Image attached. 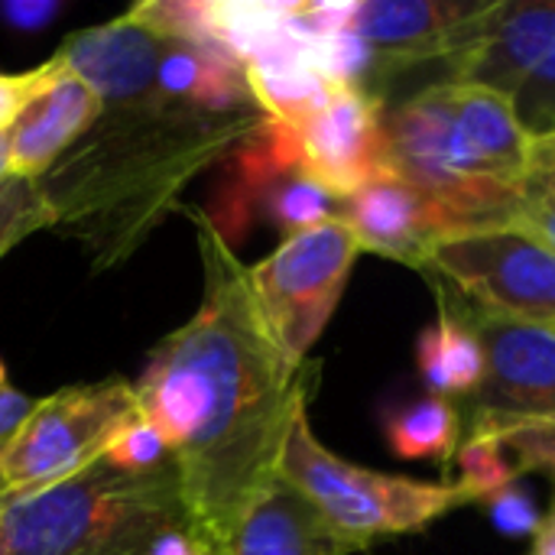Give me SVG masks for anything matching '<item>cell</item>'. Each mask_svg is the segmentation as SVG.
<instances>
[{"mask_svg":"<svg viewBox=\"0 0 555 555\" xmlns=\"http://www.w3.org/2000/svg\"><path fill=\"white\" fill-rule=\"evenodd\" d=\"M192 221L202 302L150 354L133 393L169 446L192 540L205 555H228L247 507L276 478L293 420L309 406L312 371L270 338L234 244L205 211Z\"/></svg>","mask_w":555,"mask_h":555,"instance_id":"6da1fadb","label":"cell"},{"mask_svg":"<svg viewBox=\"0 0 555 555\" xmlns=\"http://www.w3.org/2000/svg\"><path fill=\"white\" fill-rule=\"evenodd\" d=\"M263 114H198L172 104L159 88L101 101L88 133L36 182L59 228L111 267L133 254L176 208L179 192L234 153Z\"/></svg>","mask_w":555,"mask_h":555,"instance_id":"7a4b0ae2","label":"cell"},{"mask_svg":"<svg viewBox=\"0 0 555 555\" xmlns=\"http://www.w3.org/2000/svg\"><path fill=\"white\" fill-rule=\"evenodd\" d=\"M189 527L172 465L127 475L104 462L0 507V555H150Z\"/></svg>","mask_w":555,"mask_h":555,"instance_id":"3957f363","label":"cell"},{"mask_svg":"<svg viewBox=\"0 0 555 555\" xmlns=\"http://www.w3.org/2000/svg\"><path fill=\"white\" fill-rule=\"evenodd\" d=\"M276 475L289 481L354 553H364L384 537L423 533L449 511L468 504L459 485L384 475L328 452L309 426V406L293 420Z\"/></svg>","mask_w":555,"mask_h":555,"instance_id":"277c9868","label":"cell"},{"mask_svg":"<svg viewBox=\"0 0 555 555\" xmlns=\"http://www.w3.org/2000/svg\"><path fill=\"white\" fill-rule=\"evenodd\" d=\"M387 166L436 215L442 237L514 224L517 189L494 179L455 127L439 85L384 107Z\"/></svg>","mask_w":555,"mask_h":555,"instance_id":"5b68a950","label":"cell"},{"mask_svg":"<svg viewBox=\"0 0 555 555\" xmlns=\"http://www.w3.org/2000/svg\"><path fill=\"white\" fill-rule=\"evenodd\" d=\"M137 413L133 384L120 377L36 400L10 442L0 446L7 501L39 494L98 465Z\"/></svg>","mask_w":555,"mask_h":555,"instance_id":"8992f818","label":"cell"},{"mask_svg":"<svg viewBox=\"0 0 555 555\" xmlns=\"http://www.w3.org/2000/svg\"><path fill=\"white\" fill-rule=\"evenodd\" d=\"M361 247L341 215L283 237V244L247 267V283L276 348L306 364L309 348L325 332Z\"/></svg>","mask_w":555,"mask_h":555,"instance_id":"52a82bcc","label":"cell"},{"mask_svg":"<svg viewBox=\"0 0 555 555\" xmlns=\"http://www.w3.org/2000/svg\"><path fill=\"white\" fill-rule=\"evenodd\" d=\"M426 270L491 315L555 328V250L517 224L439 237Z\"/></svg>","mask_w":555,"mask_h":555,"instance_id":"ba28073f","label":"cell"},{"mask_svg":"<svg viewBox=\"0 0 555 555\" xmlns=\"http://www.w3.org/2000/svg\"><path fill=\"white\" fill-rule=\"evenodd\" d=\"M452 306L475 328L485 348V377L468 397L472 429L553 416L555 328L491 315L472 302L452 299Z\"/></svg>","mask_w":555,"mask_h":555,"instance_id":"9c48e42d","label":"cell"},{"mask_svg":"<svg viewBox=\"0 0 555 555\" xmlns=\"http://www.w3.org/2000/svg\"><path fill=\"white\" fill-rule=\"evenodd\" d=\"M299 137V172L338 202L361 192L387 166L384 101L364 88L341 85L306 124Z\"/></svg>","mask_w":555,"mask_h":555,"instance_id":"30bf717a","label":"cell"},{"mask_svg":"<svg viewBox=\"0 0 555 555\" xmlns=\"http://www.w3.org/2000/svg\"><path fill=\"white\" fill-rule=\"evenodd\" d=\"M555 49V0L488 3L462 33L452 52V81L478 85L514 98L527 75Z\"/></svg>","mask_w":555,"mask_h":555,"instance_id":"8fae6325","label":"cell"},{"mask_svg":"<svg viewBox=\"0 0 555 555\" xmlns=\"http://www.w3.org/2000/svg\"><path fill=\"white\" fill-rule=\"evenodd\" d=\"M478 0H371L358 3L351 29L371 49V81H387L420 62L452 59L465 26L485 10Z\"/></svg>","mask_w":555,"mask_h":555,"instance_id":"7c38bea8","label":"cell"},{"mask_svg":"<svg viewBox=\"0 0 555 555\" xmlns=\"http://www.w3.org/2000/svg\"><path fill=\"white\" fill-rule=\"evenodd\" d=\"M98 114V94L59 62V75L20 111L7 130L13 176L39 179L88 133Z\"/></svg>","mask_w":555,"mask_h":555,"instance_id":"4fadbf2b","label":"cell"},{"mask_svg":"<svg viewBox=\"0 0 555 555\" xmlns=\"http://www.w3.org/2000/svg\"><path fill=\"white\" fill-rule=\"evenodd\" d=\"M338 215L351 228L361 250L406 267H426L429 247L442 237L429 205L393 172L377 176L361 192L345 198Z\"/></svg>","mask_w":555,"mask_h":555,"instance_id":"5bb4252c","label":"cell"},{"mask_svg":"<svg viewBox=\"0 0 555 555\" xmlns=\"http://www.w3.org/2000/svg\"><path fill=\"white\" fill-rule=\"evenodd\" d=\"M156 88L172 104L198 111V114H257L260 111L250 94L244 62L221 46L163 39L159 62H156Z\"/></svg>","mask_w":555,"mask_h":555,"instance_id":"9a60e30c","label":"cell"},{"mask_svg":"<svg viewBox=\"0 0 555 555\" xmlns=\"http://www.w3.org/2000/svg\"><path fill=\"white\" fill-rule=\"evenodd\" d=\"M322 514L280 475L247 507L228 555H351Z\"/></svg>","mask_w":555,"mask_h":555,"instance_id":"2e32d148","label":"cell"},{"mask_svg":"<svg viewBox=\"0 0 555 555\" xmlns=\"http://www.w3.org/2000/svg\"><path fill=\"white\" fill-rule=\"evenodd\" d=\"M439 91L455 127L462 130L481 166L494 179L520 185L533 163V140L517 120L511 98L465 81H442Z\"/></svg>","mask_w":555,"mask_h":555,"instance_id":"e0dca14e","label":"cell"},{"mask_svg":"<svg viewBox=\"0 0 555 555\" xmlns=\"http://www.w3.org/2000/svg\"><path fill=\"white\" fill-rule=\"evenodd\" d=\"M416 367L433 397H472L485 377V348L475 328L439 293V319L420 332Z\"/></svg>","mask_w":555,"mask_h":555,"instance_id":"ac0fdd59","label":"cell"},{"mask_svg":"<svg viewBox=\"0 0 555 555\" xmlns=\"http://www.w3.org/2000/svg\"><path fill=\"white\" fill-rule=\"evenodd\" d=\"M384 436L393 455L420 462V459H455L462 446V413L446 397H423L403 403L384 416Z\"/></svg>","mask_w":555,"mask_h":555,"instance_id":"d6986e66","label":"cell"},{"mask_svg":"<svg viewBox=\"0 0 555 555\" xmlns=\"http://www.w3.org/2000/svg\"><path fill=\"white\" fill-rule=\"evenodd\" d=\"M263 208L270 211V218L280 224V231L289 237V234H299V231H309L328 218H335L341 208V202L335 195H328L322 185H315L312 179H306L299 169L296 172H286L280 176L263 195H260Z\"/></svg>","mask_w":555,"mask_h":555,"instance_id":"ffe728a7","label":"cell"},{"mask_svg":"<svg viewBox=\"0 0 555 555\" xmlns=\"http://www.w3.org/2000/svg\"><path fill=\"white\" fill-rule=\"evenodd\" d=\"M514 224L555 250V133L533 140V163L517 189Z\"/></svg>","mask_w":555,"mask_h":555,"instance_id":"44dd1931","label":"cell"},{"mask_svg":"<svg viewBox=\"0 0 555 555\" xmlns=\"http://www.w3.org/2000/svg\"><path fill=\"white\" fill-rule=\"evenodd\" d=\"M455 459H459V481L455 485H459V491H462V498L468 504L488 501L491 494L511 488L514 478H517L514 462H511V455L504 452V446L498 442L494 433H472L459 446Z\"/></svg>","mask_w":555,"mask_h":555,"instance_id":"7402d4cb","label":"cell"},{"mask_svg":"<svg viewBox=\"0 0 555 555\" xmlns=\"http://www.w3.org/2000/svg\"><path fill=\"white\" fill-rule=\"evenodd\" d=\"M55 224V215L36 179L10 176L0 185V257L10 254L23 237Z\"/></svg>","mask_w":555,"mask_h":555,"instance_id":"603a6c76","label":"cell"},{"mask_svg":"<svg viewBox=\"0 0 555 555\" xmlns=\"http://www.w3.org/2000/svg\"><path fill=\"white\" fill-rule=\"evenodd\" d=\"M472 433H494L504 452L514 462L517 475H550L555 481V413L537 420H517L494 429H472Z\"/></svg>","mask_w":555,"mask_h":555,"instance_id":"cb8c5ba5","label":"cell"},{"mask_svg":"<svg viewBox=\"0 0 555 555\" xmlns=\"http://www.w3.org/2000/svg\"><path fill=\"white\" fill-rule=\"evenodd\" d=\"M101 462L117 468V472H127V475H150V472H159V468L172 465L166 439L140 413L114 436V442H111V449L104 452Z\"/></svg>","mask_w":555,"mask_h":555,"instance_id":"d4e9b609","label":"cell"},{"mask_svg":"<svg viewBox=\"0 0 555 555\" xmlns=\"http://www.w3.org/2000/svg\"><path fill=\"white\" fill-rule=\"evenodd\" d=\"M517 120L530 133V140H543L555 133V49L527 75V81L511 98Z\"/></svg>","mask_w":555,"mask_h":555,"instance_id":"484cf974","label":"cell"},{"mask_svg":"<svg viewBox=\"0 0 555 555\" xmlns=\"http://www.w3.org/2000/svg\"><path fill=\"white\" fill-rule=\"evenodd\" d=\"M59 75V59L52 55L49 62L29 68V72H0V133L13 127L20 111Z\"/></svg>","mask_w":555,"mask_h":555,"instance_id":"4316f807","label":"cell"},{"mask_svg":"<svg viewBox=\"0 0 555 555\" xmlns=\"http://www.w3.org/2000/svg\"><path fill=\"white\" fill-rule=\"evenodd\" d=\"M491 524L504 533V537H533L540 530V520L543 514L537 511L533 498L527 491H520L517 485L491 494L488 501H481Z\"/></svg>","mask_w":555,"mask_h":555,"instance_id":"83f0119b","label":"cell"},{"mask_svg":"<svg viewBox=\"0 0 555 555\" xmlns=\"http://www.w3.org/2000/svg\"><path fill=\"white\" fill-rule=\"evenodd\" d=\"M33 403H36V400L23 397V393L13 387V380H10V374H7V367H3V361H0V446L10 442V436L20 429V423L29 416Z\"/></svg>","mask_w":555,"mask_h":555,"instance_id":"f1b7e54d","label":"cell"},{"mask_svg":"<svg viewBox=\"0 0 555 555\" xmlns=\"http://www.w3.org/2000/svg\"><path fill=\"white\" fill-rule=\"evenodd\" d=\"M59 13L55 0H13L0 7V16L16 29H42Z\"/></svg>","mask_w":555,"mask_h":555,"instance_id":"f546056e","label":"cell"},{"mask_svg":"<svg viewBox=\"0 0 555 555\" xmlns=\"http://www.w3.org/2000/svg\"><path fill=\"white\" fill-rule=\"evenodd\" d=\"M150 555H205V553H202V546L192 540L189 527H176V530H169V533H163V537L156 540V546L150 550Z\"/></svg>","mask_w":555,"mask_h":555,"instance_id":"4dcf8cb0","label":"cell"},{"mask_svg":"<svg viewBox=\"0 0 555 555\" xmlns=\"http://www.w3.org/2000/svg\"><path fill=\"white\" fill-rule=\"evenodd\" d=\"M530 555H555V498L550 514L540 520V530L533 533V550Z\"/></svg>","mask_w":555,"mask_h":555,"instance_id":"1f68e13d","label":"cell"},{"mask_svg":"<svg viewBox=\"0 0 555 555\" xmlns=\"http://www.w3.org/2000/svg\"><path fill=\"white\" fill-rule=\"evenodd\" d=\"M10 176H13V169H10V140H7V133H0V185Z\"/></svg>","mask_w":555,"mask_h":555,"instance_id":"d6a6232c","label":"cell"},{"mask_svg":"<svg viewBox=\"0 0 555 555\" xmlns=\"http://www.w3.org/2000/svg\"><path fill=\"white\" fill-rule=\"evenodd\" d=\"M7 504V488H3V478H0V507Z\"/></svg>","mask_w":555,"mask_h":555,"instance_id":"836d02e7","label":"cell"}]
</instances>
